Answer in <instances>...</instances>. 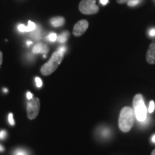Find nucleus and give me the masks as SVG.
<instances>
[{
	"instance_id": "2",
	"label": "nucleus",
	"mask_w": 155,
	"mask_h": 155,
	"mask_svg": "<svg viewBox=\"0 0 155 155\" xmlns=\"http://www.w3.org/2000/svg\"><path fill=\"white\" fill-rule=\"evenodd\" d=\"M64 58V53L61 50H56L54 52L51 58L47 63H45L41 67L40 71L43 75H49L55 72L58 66L61 65Z\"/></svg>"
},
{
	"instance_id": "10",
	"label": "nucleus",
	"mask_w": 155,
	"mask_h": 155,
	"mask_svg": "<svg viewBox=\"0 0 155 155\" xmlns=\"http://www.w3.org/2000/svg\"><path fill=\"white\" fill-rule=\"evenodd\" d=\"M50 24L54 28H59L65 24V19L63 17H55L50 19Z\"/></svg>"
},
{
	"instance_id": "22",
	"label": "nucleus",
	"mask_w": 155,
	"mask_h": 155,
	"mask_svg": "<svg viewBox=\"0 0 155 155\" xmlns=\"http://www.w3.org/2000/svg\"><path fill=\"white\" fill-rule=\"evenodd\" d=\"M58 50H61V51H62V52H63L64 53H65V52L66 51V48H65V47H64V46H62V47L59 48Z\"/></svg>"
},
{
	"instance_id": "23",
	"label": "nucleus",
	"mask_w": 155,
	"mask_h": 155,
	"mask_svg": "<svg viewBox=\"0 0 155 155\" xmlns=\"http://www.w3.org/2000/svg\"><path fill=\"white\" fill-rule=\"evenodd\" d=\"M2 61H3V54L1 51H0V65H1L2 63Z\"/></svg>"
},
{
	"instance_id": "12",
	"label": "nucleus",
	"mask_w": 155,
	"mask_h": 155,
	"mask_svg": "<svg viewBox=\"0 0 155 155\" xmlns=\"http://www.w3.org/2000/svg\"><path fill=\"white\" fill-rule=\"evenodd\" d=\"M57 38H58V35L55 33H54V32H53V33H50L49 35H48V40L51 42H55V40H57Z\"/></svg>"
},
{
	"instance_id": "19",
	"label": "nucleus",
	"mask_w": 155,
	"mask_h": 155,
	"mask_svg": "<svg viewBox=\"0 0 155 155\" xmlns=\"http://www.w3.org/2000/svg\"><path fill=\"white\" fill-rule=\"evenodd\" d=\"M149 33H150V35L151 37H155V28L151 29Z\"/></svg>"
},
{
	"instance_id": "26",
	"label": "nucleus",
	"mask_w": 155,
	"mask_h": 155,
	"mask_svg": "<svg viewBox=\"0 0 155 155\" xmlns=\"http://www.w3.org/2000/svg\"><path fill=\"white\" fill-rule=\"evenodd\" d=\"M32 42H31V41H28V46H30V45H32Z\"/></svg>"
},
{
	"instance_id": "6",
	"label": "nucleus",
	"mask_w": 155,
	"mask_h": 155,
	"mask_svg": "<svg viewBox=\"0 0 155 155\" xmlns=\"http://www.w3.org/2000/svg\"><path fill=\"white\" fill-rule=\"evenodd\" d=\"M88 22L86 19H82V20L78 21L73 27V35L77 37V38L82 36L86 32V31L88 28Z\"/></svg>"
},
{
	"instance_id": "20",
	"label": "nucleus",
	"mask_w": 155,
	"mask_h": 155,
	"mask_svg": "<svg viewBox=\"0 0 155 155\" xmlns=\"http://www.w3.org/2000/svg\"><path fill=\"white\" fill-rule=\"evenodd\" d=\"M27 98H28V100L32 99V98H33V95L32 94V93H30V91H28V93H27Z\"/></svg>"
},
{
	"instance_id": "18",
	"label": "nucleus",
	"mask_w": 155,
	"mask_h": 155,
	"mask_svg": "<svg viewBox=\"0 0 155 155\" xmlns=\"http://www.w3.org/2000/svg\"><path fill=\"white\" fill-rule=\"evenodd\" d=\"M129 1H131V0H116V2H117L119 4H121V5L128 3Z\"/></svg>"
},
{
	"instance_id": "14",
	"label": "nucleus",
	"mask_w": 155,
	"mask_h": 155,
	"mask_svg": "<svg viewBox=\"0 0 155 155\" xmlns=\"http://www.w3.org/2000/svg\"><path fill=\"white\" fill-rule=\"evenodd\" d=\"M139 2V0H131L129 2L127 3V5L129 6V7H134V6H136L138 5Z\"/></svg>"
},
{
	"instance_id": "9",
	"label": "nucleus",
	"mask_w": 155,
	"mask_h": 155,
	"mask_svg": "<svg viewBox=\"0 0 155 155\" xmlns=\"http://www.w3.org/2000/svg\"><path fill=\"white\" fill-rule=\"evenodd\" d=\"M18 30L21 32H32L35 30L36 25L34 22L29 21L28 26H25L24 25H18Z\"/></svg>"
},
{
	"instance_id": "24",
	"label": "nucleus",
	"mask_w": 155,
	"mask_h": 155,
	"mask_svg": "<svg viewBox=\"0 0 155 155\" xmlns=\"http://www.w3.org/2000/svg\"><path fill=\"white\" fill-rule=\"evenodd\" d=\"M108 2V0H101V3L104 5H106Z\"/></svg>"
},
{
	"instance_id": "17",
	"label": "nucleus",
	"mask_w": 155,
	"mask_h": 155,
	"mask_svg": "<svg viewBox=\"0 0 155 155\" xmlns=\"http://www.w3.org/2000/svg\"><path fill=\"white\" fill-rule=\"evenodd\" d=\"M15 155H28V154H27V152L25 150H17L15 152Z\"/></svg>"
},
{
	"instance_id": "28",
	"label": "nucleus",
	"mask_w": 155,
	"mask_h": 155,
	"mask_svg": "<svg viewBox=\"0 0 155 155\" xmlns=\"http://www.w3.org/2000/svg\"><path fill=\"white\" fill-rule=\"evenodd\" d=\"M151 155H155V150H154L152 152V154H151Z\"/></svg>"
},
{
	"instance_id": "25",
	"label": "nucleus",
	"mask_w": 155,
	"mask_h": 155,
	"mask_svg": "<svg viewBox=\"0 0 155 155\" xmlns=\"http://www.w3.org/2000/svg\"><path fill=\"white\" fill-rule=\"evenodd\" d=\"M4 150H5V149H4V147H2L1 145H0V152H3Z\"/></svg>"
},
{
	"instance_id": "7",
	"label": "nucleus",
	"mask_w": 155,
	"mask_h": 155,
	"mask_svg": "<svg viewBox=\"0 0 155 155\" xmlns=\"http://www.w3.org/2000/svg\"><path fill=\"white\" fill-rule=\"evenodd\" d=\"M146 58L148 63L152 64V65L155 64V42L150 44L149 49L147 50Z\"/></svg>"
},
{
	"instance_id": "27",
	"label": "nucleus",
	"mask_w": 155,
	"mask_h": 155,
	"mask_svg": "<svg viewBox=\"0 0 155 155\" xmlns=\"http://www.w3.org/2000/svg\"><path fill=\"white\" fill-rule=\"evenodd\" d=\"M152 141H153V142H155V135L153 136V137H152Z\"/></svg>"
},
{
	"instance_id": "13",
	"label": "nucleus",
	"mask_w": 155,
	"mask_h": 155,
	"mask_svg": "<svg viewBox=\"0 0 155 155\" xmlns=\"http://www.w3.org/2000/svg\"><path fill=\"white\" fill-rule=\"evenodd\" d=\"M154 108H155V104L154 101H151L150 103V106H149V108H148V111L150 112V113H152V112L154 111Z\"/></svg>"
},
{
	"instance_id": "4",
	"label": "nucleus",
	"mask_w": 155,
	"mask_h": 155,
	"mask_svg": "<svg viewBox=\"0 0 155 155\" xmlns=\"http://www.w3.org/2000/svg\"><path fill=\"white\" fill-rule=\"evenodd\" d=\"M96 0H81L78 8L84 15H94L98 12L99 7L96 5Z\"/></svg>"
},
{
	"instance_id": "1",
	"label": "nucleus",
	"mask_w": 155,
	"mask_h": 155,
	"mask_svg": "<svg viewBox=\"0 0 155 155\" xmlns=\"http://www.w3.org/2000/svg\"><path fill=\"white\" fill-rule=\"evenodd\" d=\"M134 111L129 106H125L120 112L119 127L123 132H129L134 122Z\"/></svg>"
},
{
	"instance_id": "15",
	"label": "nucleus",
	"mask_w": 155,
	"mask_h": 155,
	"mask_svg": "<svg viewBox=\"0 0 155 155\" xmlns=\"http://www.w3.org/2000/svg\"><path fill=\"white\" fill-rule=\"evenodd\" d=\"M8 120H9V123L12 126H14L15 122V120L13 119V114H9V116H8Z\"/></svg>"
},
{
	"instance_id": "16",
	"label": "nucleus",
	"mask_w": 155,
	"mask_h": 155,
	"mask_svg": "<svg viewBox=\"0 0 155 155\" xmlns=\"http://www.w3.org/2000/svg\"><path fill=\"white\" fill-rule=\"evenodd\" d=\"M35 82H36V85L38 88H41L42 86V80L40 79V78L39 77H36L35 78Z\"/></svg>"
},
{
	"instance_id": "3",
	"label": "nucleus",
	"mask_w": 155,
	"mask_h": 155,
	"mask_svg": "<svg viewBox=\"0 0 155 155\" xmlns=\"http://www.w3.org/2000/svg\"><path fill=\"white\" fill-rule=\"evenodd\" d=\"M133 106L134 115L139 121H144L147 119V108L144 104V97L141 94H137L134 97Z\"/></svg>"
},
{
	"instance_id": "11",
	"label": "nucleus",
	"mask_w": 155,
	"mask_h": 155,
	"mask_svg": "<svg viewBox=\"0 0 155 155\" xmlns=\"http://www.w3.org/2000/svg\"><path fill=\"white\" fill-rule=\"evenodd\" d=\"M69 32H68V31H65V32H63V33L61 35H60L59 36H58V41L59 42H61V43H64V42H65L67 41L68 38L69 37Z\"/></svg>"
},
{
	"instance_id": "5",
	"label": "nucleus",
	"mask_w": 155,
	"mask_h": 155,
	"mask_svg": "<svg viewBox=\"0 0 155 155\" xmlns=\"http://www.w3.org/2000/svg\"><path fill=\"white\" fill-rule=\"evenodd\" d=\"M40 108V99L37 97H33L29 100L27 104V114L29 119H35L38 116Z\"/></svg>"
},
{
	"instance_id": "21",
	"label": "nucleus",
	"mask_w": 155,
	"mask_h": 155,
	"mask_svg": "<svg viewBox=\"0 0 155 155\" xmlns=\"http://www.w3.org/2000/svg\"><path fill=\"white\" fill-rule=\"evenodd\" d=\"M6 131H2L0 132V139H4L6 137Z\"/></svg>"
},
{
	"instance_id": "8",
	"label": "nucleus",
	"mask_w": 155,
	"mask_h": 155,
	"mask_svg": "<svg viewBox=\"0 0 155 155\" xmlns=\"http://www.w3.org/2000/svg\"><path fill=\"white\" fill-rule=\"evenodd\" d=\"M32 52L34 53H42L47 55V53L49 52V48L45 44L38 43L34 46L33 49H32Z\"/></svg>"
}]
</instances>
